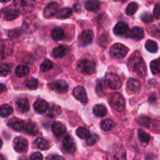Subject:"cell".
I'll list each match as a JSON object with an SVG mask.
<instances>
[{
	"mask_svg": "<svg viewBox=\"0 0 160 160\" xmlns=\"http://www.w3.org/2000/svg\"><path fill=\"white\" fill-rule=\"evenodd\" d=\"M129 68L132 73L139 78H144L146 75V65L140 56L133 55L129 59Z\"/></svg>",
	"mask_w": 160,
	"mask_h": 160,
	"instance_id": "cell-1",
	"label": "cell"
},
{
	"mask_svg": "<svg viewBox=\"0 0 160 160\" xmlns=\"http://www.w3.org/2000/svg\"><path fill=\"white\" fill-rule=\"evenodd\" d=\"M108 160H127L126 150L120 144H115L107 152Z\"/></svg>",
	"mask_w": 160,
	"mask_h": 160,
	"instance_id": "cell-2",
	"label": "cell"
},
{
	"mask_svg": "<svg viewBox=\"0 0 160 160\" xmlns=\"http://www.w3.org/2000/svg\"><path fill=\"white\" fill-rule=\"evenodd\" d=\"M109 105L114 110L122 112L125 109V99L120 93H112L109 98Z\"/></svg>",
	"mask_w": 160,
	"mask_h": 160,
	"instance_id": "cell-3",
	"label": "cell"
},
{
	"mask_svg": "<svg viewBox=\"0 0 160 160\" xmlns=\"http://www.w3.org/2000/svg\"><path fill=\"white\" fill-rule=\"evenodd\" d=\"M13 4L16 10L20 13L31 12L35 9V2L30 0H16Z\"/></svg>",
	"mask_w": 160,
	"mask_h": 160,
	"instance_id": "cell-4",
	"label": "cell"
},
{
	"mask_svg": "<svg viewBox=\"0 0 160 160\" xmlns=\"http://www.w3.org/2000/svg\"><path fill=\"white\" fill-rule=\"evenodd\" d=\"M129 52L128 47L120 43L114 44L110 48V55L117 59H123Z\"/></svg>",
	"mask_w": 160,
	"mask_h": 160,
	"instance_id": "cell-5",
	"label": "cell"
},
{
	"mask_svg": "<svg viewBox=\"0 0 160 160\" xmlns=\"http://www.w3.org/2000/svg\"><path fill=\"white\" fill-rule=\"evenodd\" d=\"M78 68L81 73L92 74L95 70V63L88 59H83L78 62Z\"/></svg>",
	"mask_w": 160,
	"mask_h": 160,
	"instance_id": "cell-6",
	"label": "cell"
},
{
	"mask_svg": "<svg viewBox=\"0 0 160 160\" xmlns=\"http://www.w3.org/2000/svg\"><path fill=\"white\" fill-rule=\"evenodd\" d=\"M106 80L107 84L112 89H119L122 86V81L120 77L114 73H109L106 75Z\"/></svg>",
	"mask_w": 160,
	"mask_h": 160,
	"instance_id": "cell-7",
	"label": "cell"
},
{
	"mask_svg": "<svg viewBox=\"0 0 160 160\" xmlns=\"http://www.w3.org/2000/svg\"><path fill=\"white\" fill-rule=\"evenodd\" d=\"M94 34L90 30L84 31L80 34L78 37V41H79L80 45L82 47L89 45L92 42H93Z\"/></svg>",
	"mask_w": 160,
	"mask_h": 160,
	"instance_id": "cell-8",
	"label": "cell"
},
{
	"mask_svg": "<svg viewBox=\"0 0 160 160\" xmlns=\"http://www.w3.org/2000/svg\"><path fill=\"white\" fill-rule=\"evenodd\" d=\"M62 149L66 153H73L76 150V145H75L74 141L70 135H67L62 140Z\"/></svg>",
	"mask_w": 160,
	"mask_h": 160,
	"instance_id": "cell-9",
	"label": "cell"
},
{
	"mask_svg": "<svg viewBox=\"0 0 160 160\" xmlns=\"http://www.w3.org/2000/svg\"><path fill=\"white\" fill-rule=\"evenodd\" d=\"M13 148L17 152H25L28 148V142L23 137H17L13 140Z\"/></svg>",
	"mask_w": 160,
	"mask_h": 160,
	"instance_id": "cell-10",
	"label": "cell"
},
{
	"mask_svg": "<svg viewBox=\"0 0 160 160\" xmlns=\"http://www.w3.org/2000/svg\"><path fill=\"white\" fill-rule=\"evenodd\" d=\"M13 45L9 41L0 42V59H3L6 56L12 54Z\"/></svg>",
	"mask_w": 160,
	"mask_h": 160,
	"instance_id": "cell-11",
	"label": "cell"
},
{
	"mask_svg": "<svg viewBox=\"0 0 160 160\" xmlns=\"http://www.w3.org/2000/svg\"><path fill=\"white\" fill-rule=\"evenodd\" d=\"M48 85L50 88L59 92V93L63 94L68 91V84L63 80H59V81L50 83Z\"/></svg>",
	"mask_w": 160,
	"mask_h": 160,
	"instance_id": "cell-12",
	"label": "cell"
},
{
	"mask_svg": "<svg viewBox=\"0 0 160 160\" xmlns=\"http://www.w3.org/2000/svg\"><path fill=\"white\" fill-rule=\"evenodd\" d=\"M113 32L117 36H129V27L124 22H118L114 27Z\"/></svg>",
	"mask_w": 160,
	"mask_h": 160,
	"instance_id": "cell-13",
	"label": "cell"
},
{
	"mask_svg": "<svg viewBox=\"0 0 160 160\" xmlns=\"http://www.w3.org/2000/svg\"><path fill=\"white\" fill-rule=\"evenodd\" d=\"M73 95L74 98L82 104H86L88 102V96L86 94V91L81 86H78L73 91Z\"/></svg>",
	"mask_w": 160,
	"mask_h": 160,
	"instance_id": "cell-14",
	"label": "cell"
},
{
	"mask_svg": "<svg viewBox=\"0 0 160 160\" xmlns=\"http://www.w3.org/2000/svg\"><path fill=\"white\" fill-rule=\"evenodd\" d=\"M127 89L129 93H138L141 89V83L135 78H130L127 83Z\"/></svg>",
	"mask_w": 160,
	"mask_h": 160,
	"instance_id": "cell-15",
	"label": "cell"
},
{
	"mask_svg": "<svg viewBox=\"0 0 160 160\" xmlns=\"http://www.w3.org/2000/svg\"><path fill=\"white\" fill-rule=\"evenodd\" d=\"M52 131L53 134L57 137H60V136L63 135L67 131V128H66L65 125L63 123H60V122H54L52 124Z\"/></svg>",
	"mask_w": 160,
	"mask_h": 160,
	"instance_id": "cell-16",
	"label": "cell"
},
{
	"mask_svg": "<svg viewBox=\"0 0 160 160\" xmlns=\"http://www.w3.org/2000/svg\"><path fill=\"white\" fill-rule=\"evenodd\" d=\"M57 3L54 2L49 3V4L44 9V17H45V18H49V17H53V16L56 15V14L57 13Z\"/></svg>",
	"mask_w": 160,
	"mask_h": 160,
	"instance_id": "cell-17",
	"label": "cell"
},
{
	"mask_svg": "<svg viewBox=\"0 0 160 160\" xmlns=\"http://www.w3.org/2000/svg\"><path fill=\"white\" fill-rule=\"evenodd\" d=\"M23 130H24L27 134H31V135H36V134H38L39 131L38 125L36 123H33L32 121H30V120L25 122Z\"/></svg>",
	"mask_w": 160,
	"mask_h": 160,
	"instance_id": "cell-18",
	"label": "cell"
},
{
	"mask_svg": "<svg viewBox=\"0 0 160 160\" xmlns=\"http://www.w3.org/2000/svg\"><path fill=\"white\" fill-rule=\"evenodd\" d=\"M128 37L131 38L134 40L140 41L145 37V32H144V30L140 27H134L131 31H130Z\"/></svg>",
	"mask_w": 160,
	"mask_h": 160,
	"instance_id": "cell-19",
	"label": "cell"
},
{
	"mask_svg": "<svg viewBox=\"0 0 160 160\" xmlns=\"http://www.w3.org/2000/svg\"><path fill=\"white\" fill-rule=\"evenodd\" d=\"M8 125L12 129H13L16 131H21L23 130V126H24V122L22 121L21 120L18 118H14L10 119L8 122Z\"/></svg>",
	"mask_w": 160,
	"mask_h": 160,
	"instance_id": "cell-20",
	"label": "cell"
},
{
	"mask_svg": "<svg viewBox=\"0 0 160 160\" xmlns=\"http://www.w3.org/2000/svg\"><path fill=\"white\" fill-rule=\"evenodd\" d=\"M34 110L39 114H43L45 112H46V111L48 109V105L45 100L39 99L34 102Z\"/></svg>",
	"mask_w": 160,
	"mask_h": 160,
	"instance_id": "cell-21",
	"label": "cell"
},
{
	"mask_svg": "<svg viewBox=\"0 0 160 160\" xmlns=\"http://www.w3.org/2000/svg\"><path fill=\"white\" fill-rule=\"evenodd\" d=\"M51 35L53 40L58 42V41H61L64 38L65 33L61 28H55L52 31Z\"/></svg>",
	"mask_w": 160,
	"mask_h": 160,
	"instance_id": "cell-22",
	"label": "cell"
},
{
	"mask_svg": "<svg viewBox=\"0 0 160 160\" xmlns=\"http://www.w3.org/2000/svg\"><path fill=\"white\" fill-rule=\"evenodd\" d=\"M67 53V48L64 45H59L52 51V56L55 58H62Z\"/></svg>",
	"mask_w": 160,
	"mask_h": 160,
	"instance_id": "cell-23",
	"label": "cell"
},
{
	"mask_svg": "<svg viewBox=\"0 0 160 160\" xmlns=\"http://www.w3.org/2000/svg\"><path fill=\"white\" fill-rule=\"evenodd\" d=\"M93 112L96 117H103L106 115L107 109H106V106H104L102 104L95 105L93 107Z\"/></svg>",
	"mask_w": 160,
	"mask_h": 160,
	"instance_id": "cell-24",
	"label": "cell"
},
{
	"mask_svg": "<svg viewBox=\"0 0 160 160\" xmlns=\"http://www.w3.org/2000/svg\"><path fill=\"white\" fill-rule=\"evenodd\" d=\"M72 12L73 11L70 8H63V9H61L56 14V17L58 19H66L70 17L72 15Z\"/></svg>",
	"mask_w": 160,
	"mask_h": 160,
	"instance_id": "cell-25",
	"label": "cell"
},
{
	"mask_svg": "<svg viewBox=\"0 0 160 160\" xmlns=\"http://www.w3.org/2000/svg\"><path fill=\"white\" fill-rule=\"evenodd\" d=\"M13 112V109L7 104L0 106V116L2 117H8Z\"/></svg>",
	"mask_w": 160,
	"mask_h": 160,
	"instance_id": "cell-26",
	"label": "cell"
},
{
	"mask_svg": "<svg viewBox=\"0 0 160 160\" xmlns=\"http://www.w3.org/2000/svg\"><path fill=\"white\" fill-rule=\"evenodd\" d=\"M17 105L20 111L25 112H28L30 109V105L26 98H20L17 101Z\"/></svg>",
	"mask_w": 160,
	"mask_h": 160,
	"instance_id": "cell-27",
	"label": "cell"
},
{
	"mask_svg": "<svg viewBox=\"0 0 160 160\" xmlns=\"http://www.w3.org/2000/svg\"><path fill=\"white\" fill-rule=\"evenodd\" d=\"M16 74L19 77V78H22V77L27 76L28 73H30L29 67H27L25 65H19L18 67L16 68Z\"/></svg>",
	"mask_w": 160,
	"mask_h": 160,
	"instance_id": "cell-28",
	"label": "cell"
},
{
	"mask_svg": "<svg viewBox=\"0 0 160 160\" xmlns=\"http://www.w3.org/2000/svg\"><path fill=\"white\" fill-rule=\"evenodd\" d=\"M100 3L98 1L95 0H91L85 2V8L86 9L89 11H96L99 9Z\"/></svg>",
	"mask_w": 160,
	"mask_h": 160,
	"instance_id": "cell-29",
	"label": "cell"
},
{
	"mask_svg": "<svg viewBox=\"0 0 160 160\" xmlns=\"http://www.w3.org/2000/svg\"><path fill=\"white\" fill-rule=\"evenodd\" d=\"M35 143L38 148L42 150H47L49 148V143H48V141L45 140V138H38L36 139Z\"/></svg>",
	"mask_w": 160,
	"mask_h": 160,
	"instance_id": "cell-30",
	"label": "cell"
},
{
	"mask_svg": "<svg viewBox=\"0 0 160 160\" xmlns=\"http://www.w3.org/2000/svg\"><path fill=\"white\" fill-rule=\"evenodd\" d=\"M76 134L81 139H85L88 138L90 136V132H89V131L87 128L81 127V128H79L77 129Z\"/></svg>",
	"mask_w": 160,
	"mask_h": 160,
	"instance_id": "cell-31",
	"label": "cell"
},
{
	"mask_svg": "<svg viewBox=\"0 0 160 160\" xmlns=\"http://www.w3.org/2000/svg\"><path fill=\"white\" fill-rule=\"evenodd\" d=\"M145 48L148 50L149 52L155 53L158 51V45L157 43L154 41L148 40L145 43Z\"/></svg>",
	"mask_w": 160,
	"mask_h": 160,
	"instance_id": "cell-32",
	"label": "cell"
},
{
	"mask_svg": "<svg viewBox=\"0 0 160 160\" xmlns=\"http://www.w3.org/2000/svg\"><path fill=\"white\" fill-rule=\"evenodd\" d=\"M150 69L153 74L160 73V59H155L150 62Z\"/></svg>",
	"mask_w": 160,
	"mask_h": 160,
	"instance_id": "cell-33",
	"label": "cell"
},
{
	"mask_svg": "<svg viewBox=\"0 0 160 160\" xmlns=\"http://www.w3.org/2000/svg\"><path fill=\"white\" fill-rule=\"evenodd\" d=\"M113 126V122L111 119H106L101 123V129L103 131H109V130L112 129Z\"/></svg>",
	"mask_w": 160,
	"mask_h": 160,
	"instance_id": "cell-34",
	"label": "cell"
},
{
	"mask_svg": "<svg viewBox=\"0 0 160 160\" xmlns=\"http://www.w3.org/2000/svg\"><path fill=\"white\" fill-rule=\"evenodd\" d=\"M61 112V109L57 106H50L48 108V116L49 117H56L59 116Z\"/></svg>",
	"mask_w": 160,
	"mask_h": 160,
	"instance_id": "cell-35",
	"label": "cell"
},
{
	"mask_svg": "<svg viewBox=\"0 0 160 160\" xmlns=\"http://www.w3.org/2000/svg\"><path fill=\"white\" fill-rule=\"evenodd\" d=\"M27 87L30 89V90H34L38 88V81L37 79L34 78H31L29 79H28L26 81V83H25Z\"/></svg>",
	"mask_w": 160,
	"mask_h": 160,
	"instance_id": "cell-36",
	"label": "cell"
},
{
	"mask_svg": "<svg viewBox=\"0 0 160 160\" xmlns=\"http://www.w3.org/2000/svg\"><path fill=\"white\" fill-rule=\"evenodd\" d=\"M138 138L140 141L143 143L148 144L150 141V135L147 134L145 131H142V130H138Z\"/></svg>",
	"mask_w": 160,
	"mask_h": 160,
	"instance_id": "cell-37",
	"label": "cell"
},
{
	"mask_svg": "<svg viewBox=\"0 0 160 160\" xmlns=\"http://www.w3.org/2000/svg\"><path fill=\"white\" fill-rule=\"evenodd\" d=\"M53 67V62H52L49 59H45L44 60V62H42V65L40 67L41 71L42 72H47L49 70H51Z\"/></svg>",
	"mask_w": 160,
	"mask_h": 160,
	"instance_id": "cell-38",
	"label": "cell"
},
{
	"mask_svg": "<svg viewBox=\"0 0 160 160\" xmlns=\"http://www.w3.org/2000/svg\"><path fill=\"white\" fill-rule=\"evenodd\" d=\"M137 121L138 123L140 125H142V126L148 128L150 123H151V119H150L149 117L142 115V116H140V117L138 118Z\"/></svg>",
	"mask_w": 160,
	"mask_h": 160,
	"instance_id": "cell-39",
	"label": "cell"
},
{
	"mask_svg": "<svg viewBox=\"0 0 160 160\" xmlns=\"http://www.w3.org/2000/svg\"><path fill=\"white\" fill-rule=\"evenodd\" d=\"M138 4L136 2L130 3L126 9L127 15H128V16L134 15V14L135 13L136 11L138 10Z\"/></svg>",
	"mask_w": 160,
	"mask_h": 160,
	"instance_id": "cell-40",
	"label": "cell"
},
{
	"mask_svg": "<svg viewBox=\"0 0 160 160\" xmlns=\"http://www.w3.org/2000/svg\"><path fill=\"white\" fill-rule=\"evenodd\" d=\"M10 71V66L7 63H0V76L6 77Z\"/></svg>",
	"mask_w": 160,
	"mask_h": 160,
	"instance_id": "cell-41",
	"label": "cell"
},
{
	"mask_svg": "<svg viewBox=\"0 0 160 160\" xmlns=\"http://www.w3.org/2000/svg\"><path fill=\"white\" fill-rule=\"evenodd\" d=\"M19 16V12L17 10H9L5 13V18L8 20H12L17 18Z\"/></svg>",
	"mask_w": 160,
	"mask_h": 160,
	"instance_id": "cell-42",
	"label": "cell"
},
{
	"mask_svg": "<svg viewBox=\"0 0 160 160\" xmlns=\"http://www.w3.org/2000/svg\"><path fill=\"white\" fill-rule=\"evenodd\" d=\"M98 140V136L97 134H90L88 138H86V143H87L88 145L91 146V145H95L97 142V141Z\"/></svg>",
	"mask_w": 160,
	"mask_h": 160,
	"instance_id": "cell-43",
	"label": "cell"
},
{
	"mask_svg": "<svg viewBox=\"0 0 160 160\" xmlns=\"http://www.w3.org/2000/svg\"><path fill=\"white\" fill-rule=\"evenodd\" d=\"M141 19L145 23H150L153 20V17L149 12H144L142 16H141Z\"/></svg>",
	"mask_w": 160,
	"mask_h": 160,
	"instance_id": "cell-44",
	"label": "cell"
},
{
	"mask_svg": "<svg viewBox=\"0 0 160 160\" xmlns=\"http://www.w3.org/2000/svg\"><path fill=\"white\" fill-rule=\"evenodd\" d=\"M153 16L156 19L159 20L160 19V2L157 3L155 6L154 9H153Z\"/></svg>",
	"mask_w": 160,
	"mask_h": 160,
	"instance_id": "cell-45",
	"label": "cell"
},
{
	"mask_svg": "<svg viewBox=\"0 0 160 160\" xmlns=\"http://www.w3.org/2000/svg\"><path fill=\"white\" fill-rule=\"evenodd\" d=\"M43 156L40 152H34L31 155V160H42Z\"/></svg>",
	"mask_w": 160,
	"mask_h": 160,
	"instance_id": "cell-46",
	"label": "cell"
},
{
	"mask_svg": "<svg viewBox=\"0 0 160 160\" xmlns=\"http://www.w3.org/2000/svg\"><path fill=\"white\" fill-rule=\"evenodd\" d=\"M47 160H65L62 156H59V155H50L47 157Z\"/></svg>",
	"mask_w": 160,
	"mask_h": 160,
	"instance_id": "cell-47",
	"label": "cell"
},
{
	"mask_svg": "<svg viewBox=\"0 0 160 160\" xmlns=\"http://www.w3.org/2000/svg\"><path fill=\"white\" fill-rule=\"evenodd\" d=\"M6 90V85L3 84H2V83H0V94L3 93V92H4Z\"/></svg>",
	"mask_w": 160,
	"mask_h": 160,
	"instance_id": "cell-48",
	"label": "cell"
},
{
	"mask_svg": "<svg viewBox=\"0 0 160 160\" xmlns=\"http://www.w3.org/2000/svg\"><path fill=\"white\" fill-rule=\"evenodd\" d=\"M81 5L80 4V3H77V4L74 5L73 8H74V9L77 11V12H79V11L81 9Z\"/></svg>",
	"mask_w": 160,
	"mask_h": 160,
	"instance_id": "cell-49",
	"label": "cell"
},
{
	"mask_svg": "<svg viewBox=\"0 0 160 160\" xmlns=\"http://www.w3.org/2000/svg\"><path fill=\"white\" fill-rule=\"evenodd\" d=\"M2 140L0 139V148H2Z\"/></svg>",
	"mask_w": 160,
	"mask_h": 160,
	"instance_id": "cell-50",
	"label": "cell"
},
{
	"mask_svg": "<svg viewBox=\"0 0 160 160\" xmlns=\"http://www.w3.org/2000/svg\"><path fill=\"white\" fill-rule=\"evenodd\" d=\"M0 160H4V158H3L2 156H0Z\"/></svg>",
	"mask_w": 160,
	"mask_h": 160,
	"instance_id": "cell-51",
	"label": "cell"
},
{
	"mask_svg": "<svg viewBox=\"0 0 160 160\" xmlns=\"http://www.w3.org/2000/svg\"><path fill=\"white\" fill-rule=\"evenodd\" d=\"M159 93H160V88H159Z\"/></svg>",
	"mask_w": 160,
	"mask_h": 160,
	"instance_id": "cell-52",
	"label": "cell"
}]
</instances>
